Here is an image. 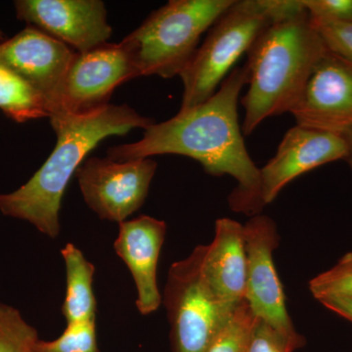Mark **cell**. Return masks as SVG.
<instances>
[{
  "label": "cell",
  "instance_id": "6da1fadb",
  "mask_svg": "<svg viewBox=\"0 0 352 352\" xmlns=\"http://www.w3.org/2000/svg\"><path fill=\"white\" fill-rule=\"evenodd\" d=\"M247 85L245 67L233 69L207 101L179 110L166 122H154L138 142L110 148L109 159L124 162L168 154L191 157L208 175H230L237 182L228 197L231 210L259 214V168L245 148L238 116L241 91Z\"/></svg>",
  "mask_w": 352,
  "mask_h": 352
},
{
  "label": "cell",
  "instance_id": "7a4b0ae2",
  "mask_svg": "<svg viewBox=\"0 0 352 352\" xmlns=\"http://www.w3.org/2000/svg\"><path fill=\"white\" fill-rule=\"evenodd\" d=\"M50 119L57 135L56 147L29 182L16 191L0 194V212L30 222L54 239L60 233L65 190L88 153L109 136L146 129L154 122L129 106L110 104L89 113H52Z\"/></svg>",
  "mask_w": 352,
  "mask_h": 352
},
{
  "label": "cell",
  "instance_id": "3957f363",
  "mask_svg": "<svg viewBox=\"0 0 352 352\" xmlns=\"http://www.w3.org/2000/svg\"><path fill=\"white\" fill-rule=\"evenodd\" d=\"M327 48L303 6L259 34L244 65L249 85L241 100L244 136L264 120L292 112Z\"/></svg>",
  "mask_w": 352,
  "mask_h": 352
},
{
  "label": "cell",
  "instance_id": "277c9868",
  "mask_svg": "<svg viewBox=\"0 0 352 352\" xmlns=\"http://www.w3.org/2000/svg\"><path fill=\"white\" fill-rule=\"evenodd\" d=\"M302 7L300 0H234L179 75L184 87L180 111L207 101L268 25Z\"/></svg>",
  "mask_w": 352,
  "mask_h": 352
},
{
  "label": "cell",
  "instance_id": "5b68a950",
  "mask_svg": "<svg viewBox=\"0 0 352 352\" xmlns=\"http://www.w3.org/2000/svg\"><path fill=\"white\" fill-rule=\"evenodd\" d=\"M234 0H170L124 38L138 76H179L198 50L201 34Z\"/></svg>",
  "mask_w": 352,
  "mask_h": 352
},
{
  "label": "cell",
  "instance_id": "8992f818",
  "mask_svg": "<svg viewBox=\"0 0 352 352\" xmlns=\"http://www.w3.org/2000/svg\"><path fill=\"white\" fill-rule=\"evenodd\" d=\"M207 245L171 264L164 302L173 352H207L234 310L222 302L204 272Z\"/></svg>",
  "mask_w": 352,
  "mask_h": 352
},
{
  "label": "cell",
  "instance_id": "52a82bcc",
  "mask_svg": "<svg viewBox=\"0 0 352 352\" xmlns=\"http://www.w3.org/2000/svg\"><path fill=\"white\" fill-rule=\"evenodd\" d=\"M157 164L152 157L117 162L89 157L76 171L88 207L101 219L126 221L142 207Z\"/></svg>",
  "mask_w": 352,
  "mask_h": 352
},
{
  "label": "cell",
  "instance_id": "ba28073f",
  "mask_svg": "<svg viewBox=\"0 0 352 352\" xmlns=\"http://www.w3.org/2000/svg\"><path fill=\"white\" fill-rule=\"evenodd\" d=\"M136 76L133 55L126 41L76 52L52 113H85L104 107L116 88Z\"/></svg>",
  "mask_w": 352,
  "mask_h": 352
},
{
  "label": "cell",
  "instance_id": "9c48e42d",
  "mask_svg": "<svg viewBox=\"0 0 352 352\" xmlns=\"http://www.w3.org/2000/svg\"><path fill=\"white\" fill-rule=\"evenodd\" d=\"M275 222L267 215L256 214L244 224L247 254L245 300L258 318L291 338H302L287 311L283 285L275 268L273 252L279 245Z\"/></svg>",
  "mask_w": 352,
  "mask_h": 352
},
{
  "label": "cell",
  "instance_id": "30bf717a",
  "mask_svg": "<svg viewBox=\"0 0 352 352\" xmlns=\"http://www.w3.org/2000/svg\"><path fill=\"white\" fill-rule=\"evenodd\" d=\"M298 126L344 134L352 129V63L327 48L292 112Z\"/></svg>",
  "mask_w": 352,
  "mask_h": 352
},
{
  "label": "cell",
  "instance_id": "8fae6325",
  "mask_svg": "<svg viewBox=\"0 0 352 352\" xmlns=\"http://www.w3.org/2000/svg\"><path fill=\"white\" fill-rule=\"evenodd\" d=\"M14 6L18 19L73 46L78 53L107 43L112 34L100 0H17Z\"/></svg>",
  "mask_w": 352,
  "mask_h": 352
},
{
  "label": "cell",
  "instance_id": "7c38bea8",
  "mask_svg": "<svg viewBox=\"0 0 352 352\" xmlns=\"http://www.w3.org/2000/svg\"><path fill=\"white\" fill-rule=\"evenodd\" d=\"M346 156V142L340 134L298 124L292 127L278 146L275 156L259 168L261 206L274 201L282 189L298 176L323 164L344 161Z\"/></svg>",
  "mask_w": 352,
  "mask_h": 352
},
{
  "label": "cell",
  "instance_id": "4fadbf2b",
  "mask_svg": "<svg viewBox=\"0 0 352 352\" xmlns=\"http://www.w3.org/2000/svg\"><path fill=\"white\" fill-rule=\"evenodd\" d=\"M76 53L67 44L29 25L0 44V66L36 88L45 98L51 116Z\"/></svg>",
  "mask_w": 352,
  "mask_h": 352
},
{
  "label": "cell",
  "instance_id": "5bb4252c",
  "mask_svg": "<svg viewBox=\"0 0 352 352\" xmlns=\"http://www.w3.org/2000/svg\"><path fill=\"white\" fill-rule=\"evenodd\" d=\"M166 224L148 215L120 222L113 248L131 271L136 289L139 312L149 315L162 303L157 287V263L164 242Z\"/></svg>",
  "mask_w": 352,
  "mask_h": 352
},
{
  "label": "cell",
  "instance_id": "9a60e30c",
  "mask_svg": "<svg viewBox=\"0 0 352 352\" xmlns=\"http://www.w3.org/2000/svg\"><path fill=\"white\" fill-rule=\"evenodd\" d=\"M204 272L214 293L227 307L235 309L245 300L244 224L226 217L217 220L214 239L206 250Z\"/></svg>",
  "mask_w": 352,
  "mask_h": 352
},
{
  "label": "cell",
  "instance_id": "2e32d148",
  "mask_svg": "<svg viewBox=\"0 0 352 352\" xmlns=\"http://www.w3.org/2000/svg\"><path fill=\"white\" fill-rule=\"evenodd\" d=\"M66 264L67 291L62 314L67 323L95 319L96 300L94 292L95 267L75 245L67 244L61 251Z\"/></svg>",
  "mask_w": 352,
  "mask_h": 352
},
{
  "label": "cell",
  "instance_id": "e0dca14e",
  "mask_svg": "<svg viewBox=\"0 0 352 352\" xmlns=\"http://www.w3.org/2000/svg\"><path fill=\"white\" fill-rule=\"evenodd\" d=\"M0 109L17 122L50 117L43 95L3 66H0Z\"/></svg>",
  "mask_w": 352,
  "mask_h": 352
},
{
  "label": "cell",
  "instance_id": "ac0fdd59",
  "mask_svg": "<svg viewBox=\"0 0 352 352\" xmlns=\"http://www.w3.org/2000/svg\"><path fill=\"white\" fill-rule=\"evenodd\" d=\"M258 317L244 300L235 308L207 352H247Z\"/></svg>",
  "mask_w": 352,
  "mask_h": 352
},
{
  "label": "cell",
  "instance_id": "d6986e66",
  "mask_svg": "<svg viewBox=\"0 0 352 352\" xmlns=\"http://www.w3.org/2000/svg\"><path fill=\"white\" fill-rule=\"evenodd\" d=\"M38 332L19 310L0 302V352H36Z\"/></svg>",
  "mask_w": 352,
  "mask_h": 352
},
{
  "label": "cell",
  "instance_id": "ffe728a7",
  "mask_svg": "<svg viewBox=\"0 0 352 352\" xmlns=\"http://www.w3.org/2000/svg\"><path fill=\"white\" fill-rule=\"evenodd\" d=\"M36 352H99L97 346L96 324L91 320L67 323L66 330L52 342L39 340Z\"/></svg>",
  "mask_w": 352,
  "mask_h": 352
},
{
  "label": "cell",
  "instance_id": "44dd1931",
  "mask_svg": "<svg viewBox=\"0 0 352 352\" xmlns=\"http://www.w3.org/2000/svg\"><path fill=\"white\" fill-rule=\"evenodd\" d=\"M309 289L318 300L326 298L352 300V252L344 254L331 270L314 278Z\"/></svg>",
  "mask_w": 352,
  "mask_h": 352
},
{
  "label": "cell",
  "instance_id": "7402d4cb",
  "mask_svg": "<svg viewBox=\"0 0 352 352\" xmlns=\"http://www.w3.org/2000/svg\"><path fill=\"white\" fill-rule=\"evenodd\" d=\"M305 344V338L289 337L258 318L247 352H295Z\"/></svg>",
  "mask_w": 352,
  "mask_h": 352
},
{
  "label": "cell",
  "instance_id": "603a6c76",
  "mask_svg": "<svg viewBox=\"0 0 352 352\" xmlns=\"http://www.w3.org/2000/svg\"><path fill=\"white\" fill-rule=\"evenodd\" d=\"M302 3L314 21L352 24V0H302Z\"/></svg>",
  "mask_w": 352,
  "mask_h": 352
},
{
  "label": "cell",
  "instance_id": "cb8c5ba5",
  "mask_svg": "<svg viewBox=\"0 0 352 352\" xmlns=\"http://www.w3.org/2000/svg\"><path fill=\"white\" fill-rule=\"evenodd\" d=\"M311 21L329 50L352 63V24Z\"/></svg>",
  "mask_w": 352,
  "mask_h": 352
},
{
  "label": "cell",
  "instance_id": "d4e9b609",
  "mask_svg": "<svg viewBox=\"0 0 352 352\" xmlns=\"http://www.w3.org/2000/svg\"><path fill=\"white\" fill-rule=\"evenodd\" d=\"M319 302L327 307L331 311L339 314L347 320L352 322V300L349 298H326L319 300Z\"/></svg>",
  "mask_w": 352,
  "mask_h": 352
},
{
  "label": "cell",
  "instance_id": "484cf974",
  "mask_svg": "<svg viewBox=\"0 0 352 352\" xmlns=\"http://www.w3.org/2000/svg\"><path fill=\"white\" fill-rule=\"evenodd\" d=\"M342 136L344 138V140H346L347 145V156L344 161L349 164V168H351L352 171V129L344 132V134H342Z\"/></svg>",
  "mask_w": 352,
  "mask_h": 352
},
{
  "label": "cell",
  "instance_id": "4316f807",
  "mask_svg": "<svg viewBox=\"0 0 352 352\" xmlns=\"http://www.w3.org/2000/svg\"><path fill=\"white\" fill-rule=\"evenodd\" d=\"M4 34H2V32L0 31V44H1L2 43H4Z\"/></svg>",
  "mask_w": 352,
  "mask_h": 352
}]
</instances>
